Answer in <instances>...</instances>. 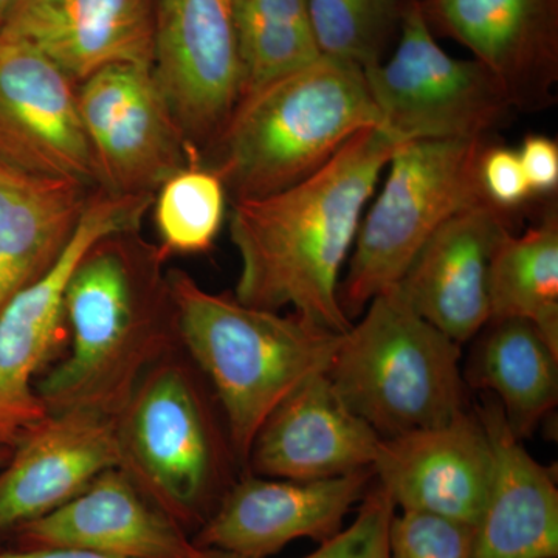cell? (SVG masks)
I'll list each match as a JSON object with an SVG mask.
<instances>
[{
	"label": "cell",
	"mask_w": 558,
	"mask_h": 558,
	"mask_svg": "<svg viewBox=\"0 0 558 558\" xmlns=\"http://www.w3.org/2000/svg\"><path fill=\"white\" fill-rule=\"evenodd\" d=\"M492 453L475 411L439 427L381 439L374 480L402 512L428 513L478 526Z\"/></svg>",
	"instance_id": "16"
},
{
	"label": "cell",
	"mask_w": 558,
	"mask_h": 558,
	"mask_svg": "<svg viewBox=\"0 0 558 558\" xmlns=\"http://www.w3.org/2000/svg\"><path fill=\"white\" fill-rule=\"evenodd\" d=\"M207 558H252V557H244V556H238V554H231V553H223V550H208V557Z\"/></svg>",
	"instance_id": "34"
},
{
	"label": "cell",
	"mask_w": 558,
	"mask_h": 558,
	"mask_svg": "<svg viewBox=\"0 0 558 558\" xmlns=\"http://www.w3.org/2000/svg\"><path fill=\"white\" fill-rule=\"evenodd\" d=\"M366 128L384 130L365 72L322 54L241 98L207 168L233 201L269 196L310 178Z\"/></svg>",
	"instance_id": "4"
},
{
	"label": "cell",
	"mask_w": 558,
	"mask_h": 558,
	"mask_svg": "<svg viewBox=\"0 0 558 558\" xmlns=\"http://www.w3.org/2000/svg\"><path fill=\"white\" fill-rule=\"evenodd\" d=\"M11 450L9 447L0 446V468H2L3 464H5L7 461H9Z\"/></svg>",
	"instance_id": "35"
},
{
	"label": "cell",
	"mask_w": 558,
	"mask_h": 558,
	"mask_svg": "<svg viewBox=\"0 0 558 558\" xmlns=\"http://www.w3.org/2000/svg\"><path fill=\"white\" fill-rule=\"evenodd\" d=\"M154 28L156 0H17L0 33L83 83L109 65L153 68Z\"/></svg>",
	"instance_id": "20"
},
{
	"label": "cell",
	"mask_w": 558,
	"mask_h": 558,
	"mask_svg": "<svg viewBox=\"0 0 558 558\" xmlns=\"http://www.w3.org/2000/svg\"><path fill=\"white\" fill-rule=\"evenodd\" d=\"M121 464L143 497L191 537L233 486L234 457L201 371L182 347L140 379L117 414Z\"/></svg>",
	"instance_id": "5"
},
{
	"label": "cell",
	"mask_w": 558,
	"mask_h": 558,
	"mask_svg": "<svg viewBox=\"0 0 558 558\" xmlns=\"http://www.w3.org/2000/svg\"><path fill=\"white\" fill-rule=\"evenodd\" d=\"M396 506L377 483L360 501L357 515L318 549L301 558H389V529Z\"/></svg>",
	"instance_id": "29"
},
{
	"label": "cell",
	"mask_w": 558,
	"mask_h": 558,
	"mask_svg": "<svg viewBox=\"0 0 558 558\" xmlns=\"http://www.w3.org/2000/svg\"><path fill=\"white\" fill-rule=\"evenodd\" d=\"M78 108L109 193L156 196L171 175L201 161L148 65L95 73L81 83Z\"/></svg>",
	"instance_id": "12"
},
{
	"label": "cell",
	"mask_w": 558,
	"mask_h": 558,
	"mask_svg": "<svg viewBox=\"0 0 558 558\" xmlns=\"http://www.w3.org/2000/svg\"><path fill=\"white\" fill-rule=\"evenodd\" d=\"M11 534L16 548L24 549H84L124 558L208 557V550L143 497L121 469L101 473L61 508Z\"/></svg>",
	"instance_id": "19"
},
{
	"label": "cell",
	"mask_w": 558,
	"mask_h": 558,
	"mask_svg": "<svg viewBox=\"0 0 558 558\" xmlns=\"http://www.w3.org/2000/svg\"><path fill=\"white\" fill-rule=\"evenodd\" d=\"M490 319L532 323L558 351V211L549 205L523 234L499 242L488 274ZM488 319V322H490Z\"/></svg>",
	"instance_id": "24"
},
{
	"label": "cell",
	"mask_w": 558,
	"mask_h": 558,
	"mask_svg": "<svg viewBox=\"0 0 558 558\" xmlns=\"http://www.w3.org/2000/svg\"><path fill=\"white\" fill-rule=\"evenodd\" d=\"M476 529L418 512H396L389 558H475Z\"/></svg>",
	"instance_id": "28"
},
{
	"label": "cell",
	"mask_w": 558,
	"mask_h": 558,
	"mask_svg": "<svg viewBox=\"0 0 558 558\" xmlns=\"http://www.w3.org/2000/svg\"><path fill=\"white\" fill-rule=\"evenodd\" d=\"M234 10L244 72L241 98L322 57L311 0H236Z\"/></svg>",
	"instance_id": "25"
},
{
	"label": "cell",
	"mask_w": 558,
	"mask_h": 558,
	"mask_svg": "<svg viewBox=\"0 0 558 558\" xmlns=\"http://www.w3.org/2000/svg\"><path fill=\"white\" fill-rule=\"evenodd\" d=\"M492 453L475 558H558V488L529 454L497 400L475 410Z\"/></svg>",
	"instance_id": "21"
},
{
	"label": "cell",
	"mask_w": 558,
	"mask_h": 558,
	"mask_svg": "<svg viewBox=\"0 0 558 558\" xmlns=\"http://www.w3.org/2000/svg\"><path fill=\"white\" fill-rule=\"evenodd\" d=\"M521 167L534 196L556 193L558 189V145L542 134L524 137L519 150Z\"/></svg>",
	"instance_id": "31"
},
{
	"label": "cell",
	"mask_w": 558,
	"mask_h": 558,
	"mask_svg": "<svg viewBox=\"0 0 558 558\" xmlns=\"http://www.w3.org/2000/svg\"><path fill=\"white\" fill-rule=\"evenodd\" d=\"M490 142L492 137L409 140L396 148L384 185L360 222L341 278V310L351 322L374 296L399 284L442 223L490 202L481 180V159Z\"/></svg>",
	"instance_id": "7"
},
{
	"label": "cell",
	"mask_w": 558,
	"mask_h": 558,
	"mask_svg": "<svg viewBox=\"0 0 558 558\" xmlns=\"http://www.w3.org/2000/svg\"><path fill=\"white\" fill-rule=\"evenodd\" d=\"M226 204L222 180L202 161H190L171 175L153 202L161 258L211 248L226 219Z\"/></svg>",
	"instance_id": "26"
},
{
	"label": "cell",
	"mask_w": 558,
	"mask_h": 558,
	"mask_svg": "<svg viewBox=\"0 0 558 558\" xmlns=\"http://www.w3.org/2000/svg\"><path fill=\"white\" fill-rule=\"evenodd\" d=\"M380 442L323 373L271 413L253 440L245 469L264 478H337L373 469Z\"/></svg>",
	"instance_id": "18"
},
{
	"label": "cell",
	"mask_w": 558,
	"mask_h": 558,
	"mask_svg": "<svg viewBox=\"0 0 558 558\" xmlns=\"http://www.w3.org/2000/svg\"><path fill=\"white\" fill-rule=\"evenodd\" d=\"M94 193L0 163V312L57 264Z\"/></svg>",
	"instance_id": "22"
},
{
	"label": "cell",
	"mask_w": 558,
	"mask_h": 558,
	"mask_svg": "<svg viewBox=\"0 0 558 558\" xmlns=\"http://www.w3.org/2000/svg\"><path fill=\"white\" fill-rule=\"evenodd\" d=\"M153 202L149 194L95 191L57 264L0 312V446L14 449L49 413L35 385L60 336L70 275L105 238L135 233Z\"/></svg>",
	"instance_id": "9"
},
{
	"label": "cell",
	"mask_w": 558,
	"mask_h": 558,
	"mask_svg": "<svg viewBox=\"0 0 558 558\" xmlns=\"http://www.w3.org/2000/svg\"><path fill=\"white\" fill-rule=\"evenodd\" d=\"M135 233L105 238L70 275V351L35 385L47 411L117 417L143 374L180 347L165 259Z\"/></svg>",
	"instance_id": "2"
},
{
	"label": "cell",
	"mask_w": 558,
	"mask_h": 558,
	"mask_svg": "<svg viewBox=\"0 0 558 558\" xmlns=\"http://www.w3.org/2000/svg\"><path fill=\"white\" fill-rule=\"evenodd\" d=\"M0 558H124L109 556V554L94 553V550L70 548H14L0 550Z\"/></svg>",
	"instance_id": "32"
},
{
	"label": "cell",
	"mask_w": 558,
	"mask_h": 558,
	"mask_svg": "<svg viewBox=\"0 0 558 558\" xmlns=\"http://www.w3.org/2000/svg\"><path fill=\"white\" fill-rule=\"evenodd\" d=\"M236 0H156L153 73L204 157L242 97Z\"/></svg>",
	"instance_id": "10"
},
{
	"label": "cell",
	"mask_w": 558,
	"mask_h": 558,
	"mask_svg": "<svg viewBox=\"0 0 558 558\" xmlns=\"http://www.w3.org/2000/svg\"><path fill=\"white\" fill-rule=\"evenodd\" d=\"M17 0H0V28L5 24L7 17L16 5Z\"/></svg>",
	"instance_id": "33"
},
{
	"label": "cell",
	"mask_w": 558,
	"mask_h": 558,
	"mask_svg": "<svg viewBox=\"0 0 558 558\" xmlns=\"http://www.w3.org/2000/svg\"><path fill=\"white\" fill-rule=\"evenodd\" d=\"M168 288L179 343L215 391L231 449L242 468L275 410L317 374L328 371L340 333L295 312L245 306L171 270Z\"/></svg>",
	"instance_id": "3"
},
{
	"label": "cell",
	"mask_w": 558,
	"mask_h": 558,
	"mask_svg": "<svg viewBox=\"0 0 558 558\" xmlns=\"http://www.w3.org/2000/svg\"><path fill=\"white\" fill-rule=\"evenodd\" d=\"M400 143L366 128L296 185L233 201L230 238L241 259L234 299L256 310L292 307L314 325L347 333L352 322L341 310V270Z\"/></svg>",
	"instance_id": "1"
},
{
	"label": "cell",
	"mask_w": 558,
	"mask_h": 558,
	"mask_svg": "<svg viewBox=\"0 0 558 558\" xmlns=\"http://www.w3.org/2000/svg\"><path fill=\"white\" fill-rule=\"evenodd\" d=\"M475 339L465 384L494 392L510 429L527 438L557 407L558 351L526 319H490Z\"/></svg>",
	"instance_id": "23"
},
{
	"label": "cell",
	"mask_w": 558,
	"mask_h": 558,
	"mask_svg": "<svg viewBox=\"0 0 558 558\" xmlns=\"http://www.w3.org/2000/svg\"><path fill=\"white\" fill-rule=\"evenodd\" d=\"M513 220L515 213L492 202L458 213L418 250L400 279L411 307L459 344L475 339L490 319V263Z\"/></svg>",
	"instance_id": "17"
},
{
	"label": "cell",
	"mask_w": 558,
	"mask_h": 558,
	"mask_svg": "<svg viewBox=\"0 0 558 558\" xmlns=\"http://www.w3.org/2000/svg\"><path fill=\"white\" fill-rule=\"evenodd\" d=\"M363 72L381 128L400 142L488 138L517 113L480 61L439 46L421 0L407 5L391 54Z\"/></svg>",
	"instance_id": "8"
},
{
	"label": "cell",
	"mask_w": 558,
	"mask_h": 558,
	"mask_svg": "<svg viewBox=\"0 0 558 558\" xmlns=\"http://www.w3.org/2000/svg\"><path fill=\"white\" fill-rule=\"evenodd\" d=\"M117 417L49 411L0 468V534L61 508L110 469H120Z\"/></svg>",
	"instance_id": "15"
},
{
	"label": "cell",
	"mask_w": 558,
	"mask_h": 558,
	"mask_svg": "<svg viewBox=\"0 0 558 558\" xmlns=\"http://www.w3.org/2000/svg\"><path fill=\"white\" fill-rule=\"evenodd\" d=\"M461 347L392 286L341 336L326 376L381 439L395 438L468 411Z\"/></svg>",
	"instance_id": "6"
},
{
	"label": "cell",
	"mask_w": 558,
	"mask_h": 558,
	"mask_svg": "<svg viewBox=\"0 0 558 558\" xmlns=\"http://www.w3.org/2000/svg\"><path fill=\"white\" fill-rule=\"evenodd\" d=\"M373 483V469L315 481L248 473L230 487L193 539L202 549L252 558L275 556L299 538L323 543L343 529Z\"/></svg>",
	"instance_id": "13"
},
{
	"label": "cell",
	"mask_w": 558,
	"mask_h": 558,
	"mask_svg": "<svg viewBox=\"0 0 558 558\" xmlns=\"http://www.w3.org/2000/svg\"><path fill=\"white\" fill-rule=\"evenodd\" d=\"M75 86L31 43L0 33V163L108 191Z\"/></svg>",
	"instance_id": "11"
},
{
	"label": "cell",
	"mask_w": 558,
	"mask_h": 558,
	"mask_svg": "<svg viewBox=\"0 0 558 558\" xmlns=\"http://www.w3.org/2000/svg\"><path fill=\"white\" fill-rule=\"evenodd\" d=\"M410 0H311L318 49L362 69L387 58Z\"/></svg>",
	"instance_id": "27"
},
{
	"label": "cell",
	"mask_w": 558,
	"mask_h": 558,
	"mask_svg": "<svg viewBox=\"0 0 558 558\" xmlns=\"http://www.w3.org/2000/svg\"><path fill=\"white\" fill-rule=\"evenodd\" d=\"M481 180L488 201L506 211L515 213L534 196L521 167L519 150L497 145L494 140L481 159Z\"/></svg>",
	"instance_id": "30"
},
{
	"label": "cell",
	"mask_w": 558,
	"mask_h": 558,
	"mask_svg": "<svg viewBox=\"0 0 558 558\" xmlns=\"http://www.w3.org/2000/svg\"><path fill=\"white\" fill-rule=\"evenodd\" d=\"M429 27L472 51L517 112L556 102L558 0H421Z\"/></svg>",
	"instance_id": "14"
}]
</instances>
